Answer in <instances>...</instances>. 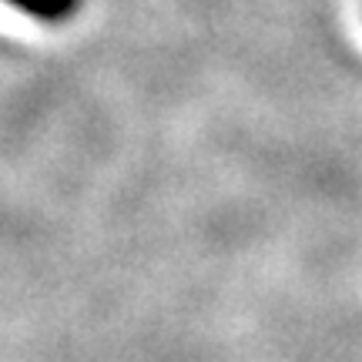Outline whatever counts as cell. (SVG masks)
<instances>
[{"label": "cell", "mask_w": 362, "mask_h": 362, "mask_svg": "<svg viewBox=\"0 0 362 362\" xmlns=\"http://www.w3.org/2000/svg\"><path fill=\"white\" fill-rule=\"evenodd\" d=\"M4 4H11L21 13L34 17V21H44V24H64L81 7V0H4Z\"/></svg>", "instance_id": "obj_1"}]
</instances>
